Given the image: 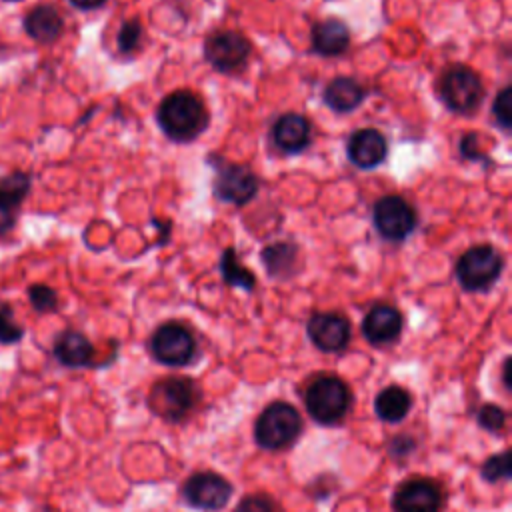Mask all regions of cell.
I'll return each mask as SVG.
<instances>
[{"label": "cell", "instance_id": "obj_1", "mask_svg": "<svg viewBox=\"0 0 512 512\" xmlns=\"http://www.w3.org/2000/svg\"><path fill=\"white\" fill-rule=\"evenodd\" d=\"M156 118L164 134L178 142L196 138L208 124V112L202 100L188 90L168 94L160 102Z\"/></svg>", "mask_w": 512, "mask_h": 512}, {"label": "cell", "instance_id": "obj_2", "mask_svg": "<svg viewBox=\"0 0 512 512\" xmlns=\"http://www.w3.org/2000/svg\"><path fill=\"white\" fill-rule=\"evenodd\" d=\"M302 432L300 412L286 402H272L254 424V440L260 448L280 450L292 444Z\"/></svg>", "mask_w": 512, "mask_h": 512}, {"label": "cell", "instance_id": "obj_3", "mask_svg": "<svg viewBox=\"0 0 512 512\" xmlns=\"http://www.w3.org/2000/svg\"><path fill=\"white\" fill-rule=\"evenodd\" d=\"M308 414L320 424L340 422L350 408V390L336 376H320L304 394Z\"/></svg>", "mask_w": 512, "mask_h": 512}, {"label": "cell", "instance_id": "obj_4", "mask_svg": "<svg viewBox=\"0 0 512 512\" xmlns=\"http://www.w3.org/2000/svg\"><path fill=\"white\" fill-rule=\"evenodd\" d=\"M196 400V384L184 376H168L158 380L148 398L152 412L166 420L184 418L194 408Z\"/></svg>", "mask_w": 512, "mask_h": 512}, {"label": "cell", "instance_id": "obj_5", "mask_svg": "<svg viewBox=\"0 0 512 512\" xmlns=\"http://www.w3.org/2000/svg\"><path fill=\"white\" fill-rule=\"evenodd\" d=\"M502 272V256L488 244L472 246L456 264V278L464 290L476 292L492 286Z\"/></svg>", "mask_w": 512, "mask_h": 512}, {"label": "cell", "instance_id": "obj_6", "mask_svg": "<svg viewBox=\"0 0 512 512\" xmlns=\"http://www.w3.org/2000/svg\"><path fill=\"white\" fill-rule=\"evenodd\" d=\"M440 94L450 110L468 114L482 102L484 88L480 76L472 68L456 64L444 72L440 80Z\"/></svg>", "mask_w": 512, "mask_h": 512}, {"label": "cell", "instance_id": "obj_7", "mask_svg": "<svg viewBox=\"0 0 512 512\" xmlns=\"http://www.w3.org/2000/svg\"><path fill=\"white\" fill-rule=\"evenodd\" d=\"M152 354L166 366H184L194 358L196 342L188 328L176 322L162 324L152 336Z\"/></svg>", "mask_w": 512, "mask_h": 512}, {"label": "cell", "instance_id": "obj_8", "mask_svg": "<svg viewBox=\"0 0 512 512\" xmlns=\"http://www.w3.org/2000/svg\"><path fill=\"white\" fill-rule=\"evenodd\" d=\"M182 494L190 506L204 512H214L224 508L230 500L232 484L216 472H196L186 480Z\"/></svg>", "mask_w": 512, "mask_h": 512}, {"label": "cell", "instance_id": "obj_9", "mask_svg": "<svg viewBox=\"0 0 512 512\" xmlns=\"http://www.w3.org/2000/svg\"><path fill=\"white\" fill-rule=\"evenodd\" d=\"M374 226L386 240H404L416 228L414 208L400 196H384L374 204Z\"/></svg>", "mask_w": 512, "mask_h": 512}, {"label": "cell", "instance_id": "obj_10", "mask_svg": "<svg viewBox=\"0 0 512 512\" xmlns=\"http://www.w3.org/2000/svg\"><path fill=\"white\" fill-rule=\"evenodd\" d=\"M206 60L220 72H230L240 68L248 54H250V42L246 36L234 30H222L212 34L204 44Z\"/></svg>", "mask_w": 512, "mask_h": 512}, {"label": "cell", "instance_id": "obj_11", "mask_svg": "<svg viewBox=\"0 0 512 512\" xmlns=\"http://www.w3.org/2000/svg\"><path fill=\"white\" fill-rule=\"evenodd\" d=\"M394 512H440V488L428 478H410L400 484L392 498Z\"/></svg>", "mask_w": 512, "mask_h": 512}, {"label": "cell", "instance_id": "obj_12", "mask_svg": "<svg viewBox=\"0 0 512 512\" xmlns=\"http://www.w3.org/2000/svg\"><path fill=\"white\" fill-rule=\"evenodd\" d=\"M308 336L322 352H338L350 340V322L338 312H318L308 320Z\"/></svg>", "mask_w": 512, "mask_h": 512}, {"label": "cell", "instance_id": "obj_13", "mask_svg": "<svg viewBox=\"0 0 512 512\" xmlns=\"http://www.w3.org/2000/svg\"><path fill=\"white\" fill-rule=\"evenodd\" d=\"M258 190L256 176L246 166L226 164L218 168L214 192L220 200L232 204H246Z\"/></svg>", "mask_w": 512, "mask_h": 512}, {"label": "cell", "instance_id": "obj_14", "mask_svg": "<svg viewBox=\"0 0 512 512\" xmlns=\"http://www.w3.org/2000/svg\"><path fill=\"white\" fill-rule=\"evenodd\" d=\"M402 332V314L388 304H376L362 320V334L372 344L394 342Z\"/></svg>", "mask_w": 512, "mask_h": 512}, {"label": "cell", "instance_id": "obj_15", "mask_svg": "<svg viewBox=\"0 0 512 512\" xmlns=\"http://www.w3.org/2000/svg\"><path fill=\"white\" fill-rule=\"evenodd\" d=\"M386 140L384 136L374 128H362L356 130L346 146L348 158L354 166L362 170H370L378 166L386 158Z\"/></svg>", "mask_w": 512, "mask_h": 512}, {"label": "cell", "instance_id": "obj_16", "mask_svg": "<svg viewBox=\"0 0 512 512\" xmlns=\"http://www.w3.org/2000/svg\"><path fill=\"white\" fill-rule=\"evenodd\" d=\"M274 144L284 152H300L310 142V124L300 114H282L272 128Z\"/></svg>", "mask_w": 512, "mask_h": 512}, {"label": "cell", "instance_id": "obj_17", "mask_svg": "<svg viewBox=\"0 0 512 512\" xmlns=\"http://www.w3.org/2000/svg\"><path fill=\"white\" fill-rule=\"evenodd\" d=\"M54 356L58 358L60 364H64L68 368H80V366H88L92 362L94 348L84 334L66 330L54 342Z\"/></svg>", "mask_w": 512, "mask_h": 512}, {"label": "cell", "instance_id": "obj_18", "mask_svg": "<svg viewBox=\"0 0 512 512\" xmlns=\"http://www.w3.org/2000/svg\"><path fill=\"white\" fill-rule=\"evenodd\" d=\"M350 44V32L340 20H324L314 26L312 46L322 56H338Z\"/></svg>", "mask_w": 512, "mask_h": 512}, {"label": "cell", "instance_id": "obj_19", "mask_svg": "<svg viewBox=\"0 0 512 512\" xmlns=\"http://www.w3.org/2000/svg\"><path fill=\"white\" fill-rule=\"evenodd\" d=\"M364 98V88L346 76H338L330 80L324 88V102L336 112H350L354 110Z\"/></svg>", "mask_w": 512, "mask_h": 512}, {"label": "cell", "instance_id": "obj_20", "mask_svg": "<svg viewBox=\"0 0 512 512\" xmlns=\"http://www.w3.org/2000/svg\"><path fill=\"white\" fill-rule=\"evenodd\" d=\"M26 32L38 42H54L62 32V18L52 6H36L24 20Z\"/></svg>", "mask_w": 512, "mask_h": 512}, {"label": "cell", "instance_id": "obj_21", "mask_svg": "<svg viewBox=\"0 0 512 512\" xmlns=\"http://www.w3.org/2000/svg\"><path fill=\"white\" fill-rule=\"evenodd\" d=\"M412 408V396L402 386H388L378 392L374 410L384 422H400Z\"/></svg>", "mask_w": 512, "mask_h": 512}, {"label": "cell", "instance_id": "obj_22", "mask_svg": "<svg viewBox=\"0 0 512 512\" xmlns=\"http://www.w3.org/2000/svg\"><path fill=\"white\" fill-rule=\"evenodd\" d=\"M220 270H222V278L224 282L232 284V286H238V288H244V290H252L254 288V276L250 270H246L234 256V250H226L222 254V260H220Z\"/></svg>", "mask_w": 512, "mask_h": 512}, {"label": "cell", "instance_id": "obj_23", "mask_svg": "<svg viewBox=\"0 0 512 512\" xmlns=\"http://www.w3.org/2000/svg\"><path fill=\"white\" fill-rule=\"evenodd\" d=\"M266 268L270 274L278 276V274H286L288 268L294 264L296 258V248L292 244H272L264 250L262 254Z\"/></svg>", "mask_w": 512, "mask_h": 512}, {"label": "cell", "instance_id": "obj_24", "mask_svg": "<svg viewBox=\"0 0 512 512\" xmlns=\"http://www.w3.org/2000/svg\"><path fill=\"white\" fill-rule=\"evenodd\" d=\"M28 190V178L24 174H12L0 182V204L4 206H18Z\"/></svg>", "mask_w": 512, "mask_h": 512}, {"label": "cell", "instance_id": "obj_25", "mask_svg": "<svg viewBox=\"0 0 512 512\" xmlns=\"http://www.w3.org/2000/svg\"><path fill=\"white\" fill-rule=\"evenodd\" d=\"M510 452L504 450L500 454L490 456L484 464H482V478L488 482H498V480H508L510 478Z\"/></svg>", "mask_w": 512, "mask_h": 512}, {"label": "cell", "instance_id": "obj_26", "mask_svg": "<svg viewBox=\"0 0 512 512\" xmlns=\"http://www.w3.org/2000/svg\"><path fill=\"white\" fill-rule=\"evenodd\" d=\"M492 112H494L496 122L502 128H510V124H512V88L510 86H506L498 92V96L492 104Z\"/></svg>", "mask_w": 512, "mask_h": 512}, {"label": "cell", "instance_id": "obj_27", "mask_svg": "<svg viewBox=\"0 0 512 512\" xmlns=\"http://www.w3.org/2000/svg\"><path fill=\"white\" fill-rule=\"evenodd\" d=\"M478 424L488 430V432H498L504 422H506V414L500 406H494V404H484L480 410H478Z\"/></svg>", "mask_w": 512, "mask_h": 512}, {"label": "cell", "instance_id": "obj_28", "mask_svg": "<svg viewBox=\"0 0 512 512\" xmlns=\"http://www.w3.org/2000/svg\"><path fill=\"white\" fill-rule=\"evenodd\" d=\"M24 336L22 326L16 324L10 308H0V342L14 344Z\"/></svg>", "mask_w": 512, "mask_h": 512}, {"label": "cell", "instance_id": "obj_29", "mask_svg": "<svg viewBox=\"0 0 512 512\" xmlns=\"http://www.w3.org/2000/svg\"><path fill=\"white\" fill-rule=\"evenodd\" d=\"M234 512H280V510L272 498L264 494H250L236 504Z\"/></svg>", "mask_w": 512, "mask_h": 512}, {"label": "cell", "instance_id": "obj_30", "mask_svg": "<svg viewBox=\"0 0 512 512\" xmlns=\"http://www.w3.org/2000/svg\"><path fill=\"white\" fill-rule=\"evenodd\" d=\"M30 302L38 312H50L56 308V292L44 284H36L30 288Z\"/></svg>", "mask_w": 512, "mask_h": 512}, {"label": "cell", "instance_id": "obj_31", "mask_svg": "<svg viewBox=\"0 0 512 512\" xmlns=\"http://www.w3.org/2000/svg\"><path fill=\"white\" fill-rule=\"evenodd\" d=\"M140 34H142V28H140V24H138L136 20L126 22V24L122 26L120 34H118V46H120V50H124V52L134 50L136 44H138V40H140Z\"/></svg>", "mask_w": 512, "mask_h": 512}, {"label": "cell", "instance_id": "obj_32", "mask_svg": "<svg viewBox=\"0 0 512 512\" xmlns=\"http://www.w3.org/2000/svg\"><path fill=\"white\" fill-rule=\"evenodd\" d=\"M12 224H14L12 208H10V206L0 204V236H2L4 232H8V230L12 228Z\"/></svg>", "mask_w": 512, "mask_h": 512}, {"label": "cell", "instance_id": "obj_33", "mask_svg": "<svg viewBox=\"0 0 512 512\" xmlns=\"http://www.w3.org/2000/svg\"><path fill=\"white\" fill-rule=\"evenodd\" d=\"M76 8H82V10H92V8H98L102 6L106 0H70Z\"/></svg>", "mask_w": 512, "mask_h": 512}, {"label": "cell", "instance_id": "obj_34", "mask_svg": "<svg viewBox=\"0 0 512 512\" xmlns=\"http://www.w3.org/2000/svg\"><path fill=\"white\" fill-rule=\"evenodd\" d=\"M508 374H510V360H506V364H504V384L510 388L512 382H510V376H508Z\"/></svg>", "mask_w": 512, "mask_h": 512}]
</instances>
